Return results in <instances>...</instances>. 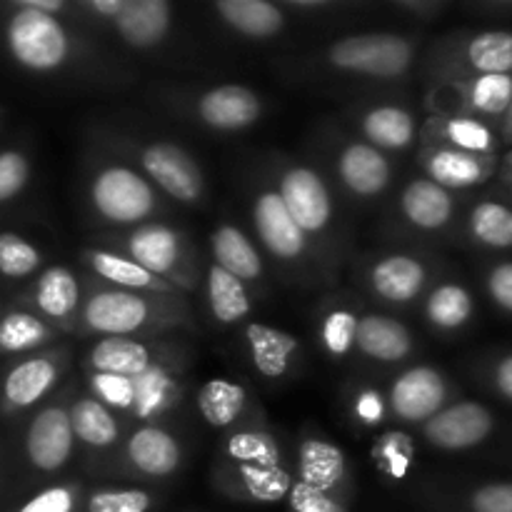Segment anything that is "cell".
I'll return each mask as SVG.
<instances>
[{"label":"cell","instance_id":"6da1fadb","mask_svg":"<svg viewBox=\"0 0 512 512\" xmlns=\"http://www.w3.org/2000/svg\"><path fill=\"white\" fill-rule=\"evenodd\" d=\"M330 63L350 73L398 78L413 63V45L393 33L350 35L330 48Z\"/></svg>","mask_w":512,"mask_h":512},{"label":"cell","instance_id":"7a4b0ae2","mask_svg":"<svg viewBox=\"0 0 512 512\" xmlns=\"http://www.w3.org/2000/svg\"><path fill=\"white\" fill-rule=\"evenodd\" d=\"M8 48L30 70H55L68 58V35L53 15L18 8L8 23Z\"/></svg>","mask_w":512,"mask_h":512},{"label":"cell","instance_id":"3957f363","mask_svg":"<svg viewBox=\"0 0 512 512\" xmlns=\"http://www.w3.org/2000/svg\"><path fill=\"white\" fill-rule=\"evenodd\" d=\"M90 200L110 223H140L155 208V195L148 180L123 165H113L95 175Z\"/></svg>","mask_w":512,"mask_h":512},{"label":"cell","instance_id":"277c9868","mask_svg":"<svg viewBox=\"0 0 512 512\" xmlns=\"http://www.w3.org/2000/svg\"><path fill=\"white\" fill-rule=\"evenodd\" d=\"M495 415L475 400H460L425 423V438L440 450H470L493 435Z\"/></svg>","mask_w":512,"mask_h":512},{"label":"cell","instance_id":"5b68a950","mask_svg":"<svg viewBox=\"0 0 512 512\" xmlns=\"http://www.w3.org/2000/svg\"><path fill=\"white\" fill-rule=\"evenodd\" d=\"M448 383L428 365L410 368L390 388V408L405 423H428L445 408Z\"/></svg>","mask_w":512,"mask_h":512},{"label":"cell","instance_id":"8992f818","mask_svg":"<svg viewBox=\"0 0 512 512\" xmlns=\"http://www.w3.org/2000/svg\"><path fill=\"white\" fill-rule=\"evenodd\" d=\"M280 200L303 233H320L330 223L333 203L323 178L310 168H293L280 180Z\"/></svg>","mask_w":512,"mask_h":512},{"label":"cell","instance_id":"52a82bcc","mask_svg":"<svg viewBox=\"0 0 512 512\" xmlns=\"http://www.w3.org/2000/svg\"><path fill=\"white\" fill-rule=\"evenodd\" d=\"M143 168L175 200L193 203L203 190V175L195 160L173 143H153L143 153Z\"/></svg>","mask_w":512,"mask_h":512},{"label":"cell","instance_id":"ba28073f","mask_svg":"<svg viewBox=\"0 0 512 512\" xmlns=\"http://www.w3.org/2000/svg\"><path fill=\"white\" fill-rule=\"evenodd\" d=\"M150 320V305L125 290L95 293L85 305V325L105 338H128Z\"/></svg>","mask_w":512,"mask_h":512},{"label":"cell","instance_id":"9c48e42d","mask_svg":"<svg viewBox=\"0 0 512 512\" xmlns=\"http://www.w3.org/2000/svg\"><path fill=\"white\" fill-rule=\"evenodd\" d=\"M73 428L63 408H45L38 418L30 423L28 430V455L35 468L53 473L68 463L73 453Z\"/></svg>","mask_w":512,"mask_h":512},{"label":"cell","instance_id":"30bf717a","mask_svg":"<svg viewBox=\"0 0 512 512\" xmlns=\"http://www.w3.org/2000/svg\"><path fill=\"white\" fill-rule=\"evenodd\" d=\"M255 228L265 248L283 260H295L305 250V233L290 218L278 193H263L253 208Z\"/></svg>","mask_w":512,"mask_h":512},{"label":"cell","instance_id":"8fae6325","mask_svg":"<svg viewBox=\"0 0 512 512\" xmlns=\"http://www.w3.org/2000/svg\"><path fill=\"white\" fill-rule=\"evenodd\" d=\"M495 165H498L495 155L463 153V150L448 148V145L435 148L425 160L430 180L445 190L475 188L495 173Z\"/></svg>","mask_w":512,"mask_h":512},{"label":"cell","instance_id":"7c38bea8","mask_svg":"<svg viewBox=\"0 0 512 512\" xmlns=\"http://www.w3.org/2000/svg\"><path fill=\"white\" fill-rule=\"evenodd\" d=\"M198 113L210 128L240 130L258 120L260 100L243 85H220L200 98Z\"/></svg>","mask_w":512,"mask_h":512},{"label":"cell","instance_id":"4fadbf2b","mask_svg":"<svg viewBox=\"0 0 512 512\" xmlns=\"http://www.w3.org/2000/svg\"><path fill=\"white\" fill-rule=\"evenodd\" d=\"M340 178L353 193L370 198L388 188L390 165L373 145L353 143L340 155Z\"/></svg>","mask_w":512,"mask_h":512},{"label":"cell","instance_id":"5bb4252c","mask_svg":"<svg viewBox=\"0 0 512 512\" xmlns=\"http://www.w3.org/2000/svg\"><path fill=\"white\" fill-rule=\"evenodd\" d=\"M355 345L363 350L368 358L383 360V363H398L408 358L413 350V338L403 323L385 315H368L358 320V335Z\"/></svg>","mask_w":512,"mask_h":512},{"label":"cell","instance_id":"9a60e30c","mask_svg":"<svg viewBox=\"0 0 512 512\" xmlns=\"http://www.w3.org/2000/svg\"><path fill=\"white\" fill-rule=\"evenodd\" d=\"M128 250L140 268L160 278L180 263V235L165 225H140L128 238Z\"/></svg>","mask_w":512,"mask_h":512},{"label":"cell","instance_id":"2e32d148","mask_svg":"<svg viewBox=\"0 0 512 512\" xmlns=\"http://www.w3.org/2000/svg\"><path fill=\"white\" fill-rule=\"evenodd\" d=\"M115 25L130 45L150 48L168 33L170 5L165 0H125V8L115 18Z\"/></svg>","mask_w":512,"mask_h":512},{"label":"cell","instance_id":"e0dca14e","mask_svg":"<svg viewBox=\"0 0 512 512\" xmlns=\"http://www.w3.org/2000/svg\"><path fill=\"white\" fill-rule=\"evenodd\" d=\"M128 458L140 473L163 478L180 465V445L160 428H140L128 440Z\"/></svg>","mask_w":512,"mask_h":512},{"label":"cell","instance_id":"ac0fdd59","mask_svg":"<svg viewBox=\"0 0 512 512\" xmlns=\"http://www.w3.org/2000/svg\"><path fill=\"white\" fill-rule=\"evenodd\" d=\"M90 365L100 375L138 380L153 368L150 350L133 338H103L90 350Z\"/></svg>","mask_w":512,"mask_h":512},{"label":"cell","instance_id":"d6986e66","mask_svg":"<svg viewBox=\"0 0 512 512\" xmlns=\"http://www.w3.org/2000/svg\"><path fill=\"white\" fill-rule=\"evenodd\" d=\"M453 195L433 180H413L403 193V213L423 230H438L453 218Z\"/></svg>","mask_w":512,"mask_h":512},{"label":"cell","instance_id":"ffe728a7","mask_svg":"<svg viewBox=\"0 0 512 512\" xmlns=\"http://www.w3.org/2000/svg\"><path fill=\"white\" fill-rule=\"evenodd\" d=\"M373 288L390 303H408L425 283V268L408 255H390L373 268Z\"/></svg>","mask_w":512,"mask_h":512},{"label":"cell","instance_id":"44dd1931","mask_svg":"<svg viewBox=\"0 0 512 512\" xmlns=\"http://www.w3.org/2000/svg\"><path fill=\"white\" fill-rule=\"evenodd\" d=\"M248 345L255 368L265 378H280L288 373L290 355L298 350V338L270 325L253 323L248 325Z\"/></svg>","mask_w":512,"mask_h":512},{"label":"cell","instance_id":"7402d4cb","mask_svg":"<svg viewBox=\"0 0 512 512\" xmlns=\"http://www.w3.org/2000/svg\"><path fill=\"white\" fill-rule=\"evenodd\" d=\"M463 60L473 75H512V30H485L465 40Z\"/></svg>","mask_w":512,"mask_h":512},{"label":"cell","instance_id":"603a6c76","mask_svg":"<svg viewBox=\"0 0 512 512\" xmlns=\"http://www.w3.org/2000/svg\"><path fill=\"white\" fill-rule=\"evenodd\" d=\"M210 245H213L215 265L223 268L225 273L235 275L238 280H255L263 273V263H260L258 250H255L253 243H250L238 228H233V225H223L218 233H213Z\"/></svg>","mask_w":512,"mask_h":512},{"label":"cell","instance_id":"cb8c5ba5","mask_svg":"<svg viewBox=\"0 0 512 512\" xmlns=\"http://www.w3.org/2000/svg\"><path fill=\"white\" fill-rule=\"evenodd\" d=\"M345 475V455L325 440H305L300 445V483L315 490H333Z\"/></svg>","mask_w":512,"mask_h":512},{"label":"cell","instance_id":"d4e9b609","mask_svg":"<svg viewBox=\"0 0 512 512\" xmlns=\"http://www.w3.org/2000/svg\"><path fill=\"white\" fill-rule=\"evenodd\" d=\"M215 10L230 28L250 38H270L283 28V13L265 0H220Z\"/></svg>","mask_w":512,"mask_h":512},{"label":"cell","instance_id":"484cf974","mask_svg":"<svg viewBox=\"0 0 512 512\" xmlns=\"http://www.w3.org/2000/svg\"><path fill=\"white\" fill-rule=\"evenodd\" d=\"M468 233L490 250H512V208L500 200H480L468 218Z\"/></svg>","mask_w":512,"mask_h":512},{"label":"cell","instance_id":"4316f807","mask_svg":"<svg viewBox=\"0 0 512 512\" xmlns=\"http://www.w3.org/2000/svg\"><path fill=\"white\" fill-rule=\"evenodd\" d=\"M512 100V75H470L465 105L473 118H503Z\"/></svg>","mask_w":512,"mask_h":512},{"label":"cell","instance_id":"83f0119b","mask_svg":"<svg viewBox=\"0 0 512 512\" xmlns=\"http://www.w3.org/2000/svg\"><path fill=\"white\" fill-rule=\"evenodd\" d=\"M55 375H58V370L48 358L25 360L5 380V398L10 400V405L28 408L53 388Z\"/></svg>","mask_w":512,"mask_h":512},{"label":"cell","instance_id":"f1b7e54d","mask_svg":"<svg viewBox=\"0 0 512 512\" xmlns=\"http://www.w3.org/2000/svg\"><path fill=\"white\" fill-rule=\"evenodd\" d=\"M70 428L78 440L93 448H108L118 438V425L98 398H83L70 408Z\"/></svg>","mask_w":512,"mask_h":512},{"label":"cell","instance_id":"f546056e","mask_svg":"<svg viewBox=\"0 0 512 512\" xmlns=\"http://www.w3.org/2000/svg\"><path fill=\"white\" fill-rule=\"evenodd\" d=\"M473 310V295L458 283L438 285L425 303L428 320L440 330H458L468 325V320L473 318Z\"/></svg>","mask_w":512,"mask_h":512},{"label":"cell","instance_id":"4dcf8cb0","mask_svg":"<svg viewBox=\"0 0 512 512\" xmlns=\"http://www.w3.org/2000/svg\"><path fill=\"white\" fill-rule=\"evenodd\" d=\"M208 300L215 320L233 325L250 313V298L245 293L243 280L225 273L223 268L213 265L208 273Z\"/></svg>","mask_w":512,"mask_h":512},{"label":"cell","instance_id":"1f68e13d","mask_svg":"<svg viewBox=\"0 0 512 512\" xmlns=\"http://www.w3.org/2000/svg\"><path fill=\"white\" fill-rule=\"evenodd\" d=\"M363 130L378 148H408L415 135V120L408 110L383 105L365 115Z\"/></svg>","mask_w":512,"mask_h":512},{"label":"cell","instance_id":"d6a6232c","mask_svg":"<svg viewBox=\"0 0 512 512\" xmlns=\"http://www.w3.org/2000/svg\"><path fill=\"white\" fill-rule=\"evenodd\" d=\"M35 300H38V308L50 318H70L80 303L78 280L65 268L45 270L43 278L38 280Z\"/></svg>","mask_w":512,"mask_h":512},{"label":"cell","instance_id":"836d02e7","mask_svg":"<svg viewBox=\"0 0 512 512\" xmlns=\"http://www.w3.org/2000/svg\"><path fill=\"white\" fill-rule=\"evenodd\" d=\"M88 263L100 278L110 280L115 285H123V288H135V290H168L170 285L163 283L158 275L148 273L145 268H140L135 260L120 258L115 253H105V250H90Z\"/></svg>","mask_w":512,"mask_h":512},{"label":"cell","instance_id":"e575fe53","mask_svg":"<svg viewBox=\"0 0 512 512\" xmlns=\"http://www.w3.org/2000/svg\"><path fill=\"white\" fill-rule=\"evenodd\" d=\"M245 405V393L240 385L230 383V380H210L203 385L198 395V408L203 413L205 423L213 428H225V425L235 423Z\"/></svg>","mask_w":512,"mask_h":512},{"label":"cell","instance_id":"d590c367","mask_svg":"<svg viewBox=\"0 0 512 512\" xmlns=\"http://www.w3.org/2000/svg\"><path fill=\"white\" fill-rule=\"evenodd\" d=\"M443 138L448 148L473 155H495V145H498L493 128L468 113L443 120Z\"/></svg>","mask_w":512,"mask_h":512},{"label":"cell","instance_id":"8d00e7d4","mask_svg":"<svg viewBox=\"0 0 512 512\" xmlns=\"http://www.w3.org/2000/svg\"><path fill=\"white\" fill-rule=\"evenodd\" d=\"M228 455L233 463H238V475L258 473V470L278 468L280 455L278 445L273 443V438L263 433H238L230 438L228 443Z\"/></svg>","mask_w":512,"mask_h":512},{"label":"cell","instance_id":"74e56055","mask_svg":"<svg viewBox=\"0 0 512 512\" xmlns=\"http://www.w3.org/2000/svg\"><path fill=\"white\" fill-rule=\"evenodd\" d=\"M48 328L28 313H13L0 323V348L20 353L48 340Z\"/></svg>","mask_w":512,"mask_h":512},{"label":"cell","instance_id":"f35d334b","mask_svg":"<svg viewBox=\"0 0 512 512\" xmlns=\"http://www.w3.org/2000/svg\"><path fill=\"white\" fill-rule=\"evenodd\" d=\"M40 265V253L13 233L0 235V273L8 278H25Z\"/></svg>","mask_w":512,"mask_h":512},{"label":"cell","instance_id":"ab89813d","mask_svg":"<svg viewBox=\"0 0 512 512\" xmlns=\"http://www.w3.org/2000/svg\"><path fill=\"white\" fill-rule=\"evenodd\" d=\"M358 335V318L350 310H335L323 323V343L330 355H348Z\"/></svg>","mask_w":512,"mask_h":512},{"label":"cell","instance_id":"60d3db41","mask_svg":"<svg viewBox=\"0 0 512 512\" xmlns=\"http://www.w3.org/2000/svg\"><path fill=\"white\" fill-rule=\"evenodd\" d=\"M150 495L143 490H100L90 498L88 512H145Z\"/></svg>","mask_w":512,"mask_h":512},{"label":"cell","instance_id":"b9f144b4","mask_svg":"<svg viewBox=\"0 0 512 512\" xmlns=\"http://www.w3.org/2000/svg\"><path fill=\"white\" fill-rule=\"evenodd\" d=\"M28 180V160L20 153H0V203L23 190Z\"/></svg>","mask_w":512,"mask_h":512},{"label":"cell","instance_id":"7bdbcfd3","mask_svg":"<svg viewBox=\"0 0 512 512\" xmlns=\"http://www.w3.org/2000/svg\"><path fill=\"white\" fill-rule=\"evenodd\" d=\"M473 512H512V483H488L480 485L470 495Z\"/></svg>","mask_w":512,"mask_h":512},{"label":"cell","instance_id":"ee69618b","mask_svg":"<svg viewBox=\"0 0 512 512\" xmlns=\"http://www.w3.org/2000/svg\"><path fill=\"white\" fill-rule=\"evenodd\" d=\"M485 288H488L490 300H493L503 313L512 315V260L495 263L493 268L488 270Z\"/></svg>","mask_w":512,"mask_h":512},{"label":"cell","instance_id":"f6af8a7d","mask_svg":"<svg viewBox=\"0 0 512 512\" xmlns=\"http://www.w3.org/2000/svg\"><path fill=\"white\" fill-rule=\"evenodd\" d=\"M378 460L393 478H403L410 468V445L403 435H388L378 448Z\"/></svg>","mask_w":512,"mask_h":512},{"label":"cell","instance_id":"bcb514c9","mask_svg":"<svg viewBox=\"0 0 512 512\" xmlns=\"http://www.w3.org/2000/svg\"><path fill=\"white\" fill-rule=\"evenodd\" d=\"M93 388L100 398L113 405H120V408H128L130 403H135V380L98 373L93 378Z\"/></svg>","mask_w":512,"mask_h":512},{"label":"cell","instance_id":"7dc6e473","mask_svg":"<svg viewBox=\"0 0 512 512\" xmlns=\"http://www.w3.org/2000/svg\"><path fill=\"white\" fill-rule=\"evenodd\" d=\"M290 505L295 512H343L335 500L328 498V493L310 488L305 483H298L290 490Z\"/></svg>","mask_w":512,"mask_h":512},{"label":"cell","instance_id":"c3c4849f","mask_svg":"<svg viewBox=\"0 0 512 512\" xmlns=\"http://www.w3.org/2000/svg\"><path fill=\"white\" fill-rule=\"evenodd\" d=\"M75 495L70 488H48L23 505L20 512H73Z\"/></svg>","mask_w":512,"mask_h":512},{"label":"cell","instance_id":"681fc988","mask_svg":"<svg viewBox=\"0 0 512 512\" xmlns=\"http://www.w3.org/2000/svg\"><path fill=\"white\" fill-rule=\"evenodd\" d=\"M490 383L500 398L512 403V353L495 360L493 370H490Z\"/></svg>","mask_w":512,"mask_h":512},{"label":"cell","instance_id":"f907efd6","mask_svg":"<svg viewBox=\"0 0 512 512\" xmlns=\"http://www.w3.org/2000/svg\"><path fill=\"white\" fill-rule=\"evenodd\" d=\"M355 413H358V418L363 420V423L368 425L380 423V418H383V400H380V395L373 393V390H365V393L358 398Z\"/></svg>","mask_w":512,"mask_h":512},{"label":"cell","instance_id":"816d5d0a","mask_svg":"<svg viewBox=\"0 0 512 512\" xmlns=\"http://www.w3.org/2000/svg\"><path fill=\"white\" fill-rule=\"evenodd\" d=\"M18 8H25V10H35V13H43V15H53L60 13V10L65 8L60 0H20Z\"/></svg>","mask_w":512,"mask_h":512},{"label":"cell","instance_id":"f5cc1de1","mask_svg":"<svg viewBox=\"0 0 512 512\" xmlns=\"http://www.w3.org/2000/svg\"><path fill=\"white\" fill-rule=\"evenodd\" d=\"M123 8H125V0H93V3H90V10H95V13L113 20L123 13Z\"/></svg>","mask_w":512,"mask_h":512},{"label":"cell","instance_id":"db71d44e","mask_svg":"<svg viewBox=\"0 0 512 512\" xmlns=\"http://www.w3.org/2000/svg\"><path fill=\"white\" fill-rule=\"evenodd\" d=\"M503 138L508 140V143H512V100H510L508 110H505V115H503Z\"/></svg>","mask_w":512,"mask_h":512},{"label":"cell","instance_id":"11a10c76","mask_svg":"<svg viewBox=\"0 0 512 512\" xmlns=\"http://www.w3.org/2000/svg\"><path fill=\"white\" fill-rule=\"evenodd\" d=\"M503 180H505V183H508L510 188H512V168H505V175H503Z\"/></svg>","mask_w":512,"mask_h":512},{"label":"cell","instance_id":"9f6ffc18","mask_svg":"<svg viewBox=\"0 0 512 512\" xmlns=\"http://www.w3.org/2000/svg\"><path fill=\"white\" fill-rule=\"evenodd\" d=\"M505 168H512V150H510V153L508 155H505Z\"/></svg>","mask_w":512,"mask_h":512}]
</instances>
